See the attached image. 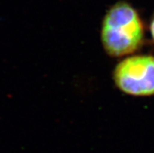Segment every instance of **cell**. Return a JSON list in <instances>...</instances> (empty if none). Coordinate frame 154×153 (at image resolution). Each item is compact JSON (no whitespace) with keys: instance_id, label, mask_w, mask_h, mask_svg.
I'll use <instances>...</instances> for the list:
<instances>
[{"instance_id":"7a4b0ae2","label":"cell","mask_w":154,"mask_h":153,"mask_svg":"<svg viewBox=\"0 0 154 153\" xmlns=\"http://www.w3.org/2000/svg\"><path fill=\"white\" fill-rule=\"evenodd\" d=\"M113 79L116 87L126 95L137 97L154 95V56L125 57L114 68Z\"/></svg>"},{"instance_id":"6da1fadb","label":"cell","mask_w":154,"mask_h":153,"mask_svg":"<svg viewBox=\"0 0 154 153\" xmlns=\"http://www.w3.org/2000/svg\"><path fill=\"white\" fill-rule=\"evenodd\" d=\"M100 37L106 54L111 57L128 56L143 46L144 24L131 4L119 1L106 12Z\"/></svg>"},{"instance_id":"3957f363","label":"cell","mask_w":154,"mask_h":153,"mask_svg":"<svg viewBox=\"0 0 154 153\" xmlns=\"http://www.w3.org/2000/svg\"><path fill=\"white\" fill-rule=\"evenodd\" d=\"M149 30H150L151 35H152V38L154 41V15L152 17V20H151L150 25H149Z\"/></svg>"}]
</instances>
